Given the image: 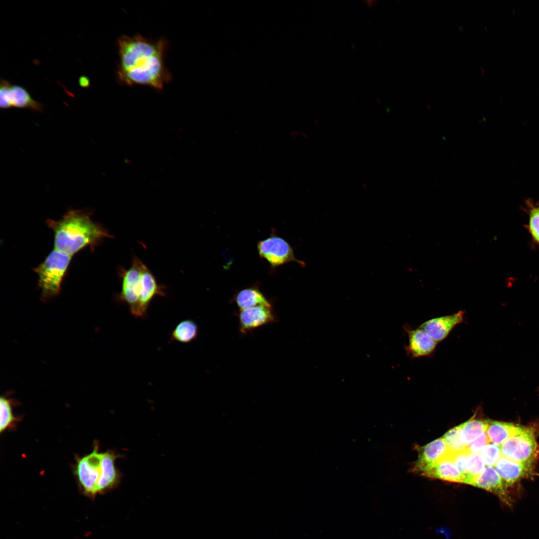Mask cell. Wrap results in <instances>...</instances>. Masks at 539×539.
<instances>
[{"label": "cell", "instance_id": "obj_1", "mask_svg": "<svg viewBox=\"0 0 539 539\" xmlns=\"http://www.w3.org/2000/svg\"><path fill=\"white\" fill-rule=\"evenodd\" d=\"M116 79L126 86H146L161 90L172 80L165 65L168 42L149 39L140 34L122 35L117 42Z\"/></svg>", "mask_w": 539, "mask_h": 539}, {"label": "cell", "instance_id": "obj_2", "mask_svg": "<svg viewBox=\"0 0 539 539\" xmlns=\"http://www.w3.org/2000/svg\"><path fill=\"white\" fill-rule=\"evenodd\" d=\"M88 209L69 210L58 220L47 219L46 223L54 234V249L72 257L84 248L91 250L106 238H111L102 225L93 222Z\"/></svg>", "mask_w": 539, "mask_h": 539}, {"label": "cell", "instance_id": "obj_3", "mask_svg": "<svg viewBox=\"0 0 539 539\" xmlns=\"http://www.w3.org/2000/svg\"><path fill=\"white\" fill-rule=\"evenodd\" d=\"M121 290L117 299L127 305L136 318L147 316L149 305L156 296L166 295V287L159 284L149 268L137 256H133L131 265L119 268Z\"/></svg>", "mask_w": 539, "mask_h": 539}, {"label": "cell", "instance_id": "obj_4", "mask_svg": "<svg viewBox=\"0 0 539 539\" xmlns=\"http://www.w3.org/2000/svg\"><path fill=\"white\" fill-rule=\"evenodd\" d=\"M71 257L53 249L41 263L32 269L38 275L37 285L43 301H47L59 294Z\"/></svg>", "mask_w": 539, "mask_h": 539}, {"label": "cell", "instance_id": "obj_5", "mask_svg": "<svg viewBox=\"0 0 539 539\" xmlns=\"http://www.w3.org/2000/svg\"><path fill=\"white\" fill-rule=\"evenodd\" d=\"M102 456L103 453L99 452L98 443L95 442L90 453L82 457L76 456L72 468L80 491L92 499L97 496V486L102 475Z\"/></svg>", "mask_w": 539, "mask_h": 539}, {"label": "cell", "instance_id": "obj_6", "mask_svg": "<svg viewBox=\"0 0 539 539\" xmlns=\"http://www.w3.org/2000/svg\"><path fill=\"white\" fill-rule=\"evenodd\" d=\"M500 446L503 457L531 466H534L539 452L535 432L530 428L524 427Z\"/></svg>", "mask_w": 539, "mask_h": 539}, {"label": "cell", "instance_id": "obj_7", "mask_svg": "<svg viewBox=\"0 0 539 539\" xmlns=\"http://www.w3.org/2000/svg\"><path fill=\"white\" fill-rule=\"evenodd\" d=\"M260 256L266 260L273 268L289 262H296L304 266V262L296 259L289 244L276 236H270L260 241L258 244Z\"/></svg>", "mask_w": 539, "mask_h": 539}, {"label": "cell", "instance_id": "obj_8", "mask_svg": "<svg viewBox=\"0 0 539 539\" xmlns=\"http://www.w3.org/2000/svg\"><path fill=\"white\" fill-rule=\"evenodd\" d=\"M0 107L4 109L11 107L28 109L38 112L43 110V105L33 99L24 87L12 85L4 79L0 80Z\"/></svg>", "mask_w": 539, "mask_h": 539}, {"label": "cell", "instance_id": "obj_9", "mask_svg": "<svg viewBox=\"0 0 539 539\" xmlns=\"http://www.w3.org/2000/svg\"><path fill=\"white\" fill-rule=\"evenodd\" d=\"M471 485L493 493L509 507H511L513 504L509 487L493 466H485L482 472L473 481Z\"/></svg>", "mask_w": 539, "mask_h": 539}, {"label": "cell", "instance_id": "obj_10", "mask_svg": "<svg viewBox=\"0 0 539 539\" xmlns=\"http://www.w3.org/2000/svg\"><path fill=\"white\" fill-rule=\"evenodd\" d=\"M238 316L240 330L243 333L274 322L276 319L272 306L264 305L240 310Z\"/></svg>", "mask_w": 539, "mask_h": 539}, {"label": "cell", "instance_id": "obj_11", "mask_svg": "<svg viewBox=\"0 0 539 539\" xmlns=\"http://www.w3.org/2000/svg\"><path fill=\"white\" fill-rule=\"evenodd\" d=\"M464 314V311L460 310L452 314L432 318L421 324L419 327L438 343L445 339L453 328L463 321Z\"/></svg>", "mask_w": 539, "mask_h": 539}, {"label": "cell", "instance_id": "obj_12", "mask_svg": "<svg viewBox=\"0 0 539 539\" xmlns=\"http://www.w3.org/2000/svg\"><path fill=\"white\" fill-rule=\"evenodd\" d=\"M418 458L414 467L421 473L429 469L451 454L443 437L437 439L420 448Z\"/></svg>", "mask_w": 539, "mask_h": 539}, {"label": "cell", "instance_id": "obj_13", "mask_svg": "<svg viewBox=\"0 0 539 539\" xmlns=\"http://www.w3.org/2000/svg\"><path fill=\"white\" fill-rule=\"evenodd\" d=\"M494 467L508 487L535 475L534 466L516 462L503 456Z\"/></svg>", "mask_w": 539, "mask_h": 539}, {"label": "cell", "instance_id": "obj_14", "mask_svg": "<svg viewBox=\"0 0 539 539\" xmlns=\"http://www.w3.org/2000/svg\"><path fill=\"white\" fill-rule=\"evenodd\" d=\"M408 334V343L406 347L408 354L413 357H421L431 354L435 350L437 342L422 329L405 327Z\"/></svg>", "mask_w": 539, "mask_h": 539}, {"label": "cell", "instance_id": "obj_15", "mask_svg": "<svg viewBox=\"0 0 539 539\" xmlns=\"http://www.w3.org/2000/svg\"><path fill=\"white\" fill-rule=\"evenodd\" d=\"M119 457L112 451L103 453L102 475L97 486V495L111 490L119 483L120 474L115 466V461Z\"/></svg>", "mask_w": 539, "mask_h": 539}, {"label": "cell", "instance_id": "obj_16", "mask_svg": "<svg viewBox=\"0 0 539 539\" xmlns=\"http://www.w3.org/2000/svg\"><path fill=\"white\" fill-rule=\"evenodd\" d=\"M452 453L421 474L428 477L464 483L465 477L454 463Z\"/></svg>", "mask_w": 539, "mask_h": 539}, {"label": "cell", "instance_id": "obj_17", "mask_svg": "<svg viewBox=\"0 0 539 539\" xmlns=\"http://www.w3.org/2000/svg\"><path fill=\"white\" fill-rule=\"evenodd\" d=\"M486 421L487 427L486 432L490 442L499 446L524 428L512 423L491 420Z\"/></svg>", "mask_w": 539, "mask_h": 539}, {"label": "cell", "instance_id": "obj_18", "mask_svg": "<svg viewBox=\"0 0 539 539\" xmlns=\"http://www.w3.org/2000/svg\"><path fill=\"white\" fill-rule=\"evenodd\" d=\"M235 300L240 310L259 305L272 306L264 294L255 287L244 288L239 291L235 296Z\"/></svg>", "mask_w": 539, "mask_h": 539}, {"label": "cell", "instance_id": "obj_19", "mask_svg": "<svg viewBox=\"0 0 539 539\" xmlns=\"http://www.w3.org/2000/svg\"><path fill=\"white\" fill-rule=\"evenodd\" d=\"M198 335V326L192 319L180 321L171 333L170 340L182 343H188L196 339Z\"/></svg>", "mask_w": 539, "mask_h": 539}, {"label": "cell", "instance_id": "obj_20", "mask_svg": "<svg viewBox=\"0 0 539 539\" xmlns=\"http://www.w3.org/2000/svg\"><path fill=\"white\" fill-rule=\"evenodd\" d=\"M460 438L461 442L468 445L486 432L487 421L472 418L460 424Z\"/></svg>", "mask_w": 539, "mask_h": 539}, {"label": "cell", "instance_id": "obj_21", "mask_svg": "<svg viewBox=\"0 0 539 539\" xmlns=\"http://www.w3.org/2000/svg\"><path fill=\"white\" fill-rule=\"evenodd\" d=\"M15 403L12 399L2 395L0 398V433L8 429H12L16 426V423L20 418L16 417L13 412V405Z\"/></svg>", "mask_w": 539, "mask_h": 539}, {"label": "cell", "instance_id": "obj_22", "mask_svg": "<svg viewBox=\"0 0 539 539\" xmlns=\"http://www.w3.org/2000/svg\"><path fill=\"white\" fill-rule=\"evenodd\" d=\"M485 467V465L479 453H470L464 483L471 485L473 481L482 472Z\"/></svg>", "mask_w": 539, "mask_h": 539}, {"label": "cell", "instance_id": "obj_23", "mask_svg": "<svg viewBox=\"0 0 539 539\" xmlns=\"http://www.w3.org/2000/svg\"><path fill=\"white\" fill-rule=\"evenodd\" d=\"M527 230L533 240L539 245V204L530 203Z\"/></svg>", "mask_w": 539, "mask_h": 539}, {"label": "cell", "instance_id": "obj_24", "mask_svg": "<svg viewBox=\"0 0 539 539\" xmlns=\"http://www.w3.org/2000/svg\"><path fill=\"white\" fill-rule=\"evenodd\" d=\"M479 455L485 466L494 467L502 456L501 446L490 442L481 450Z\"/></svg>", "mask_w": 539, "mask_h": 539}, {"label": "cell", "instance_id": "obj_25", "mask_svg": "<svg viewBox=\"0 0 539 539\" xmlns=\"http://www.w3.org/2000/svg\"><path fill=\"white\" fill-rule=\"evenodd\" d=\"M460 425L456 426L448 432L442 437L451 452L453 453L461 451L467 447V445L463 444L460 438Z\"/></svg>", "mask_w": 539, "mask_h": 539}, {"label": "cell", "instance_id": "obj_26", "mask_svg": "<svg viewBox=\"0 0 539 539\" xmlns=\"http://www.w3.org/2000/svg\"><path fill=\"white\" fill-rule=\"evenodd\" d=\"M470 452L467 447L464 450L457 453H452V457L455 465L461 473L464 476L465 480L467 474L468 458ZM465 482V481H464Z\"/></svg>", "mask_w": 539, "mask_h": 539}, {"label": "cell", "instance_id": "obj_27", "mask_svg": "<svg viewBox=\"0 0 539 539\" xmlns=\"http://www.w3.org/2000/svg\"><path fill=\"white\" fill-rule=\"evenodd\" d=\"M490 441L486 432L484 433L477 439L467 445V448L470 453H479L481 450Z\"/></svg>", "mask_w": 539, "mask_h": 539}, {"label": "cell", "instance_id": "obj_28", "mask_svg": "<svg viewBox=\"0 0 539 539\" xmlns=\"http://www.w3.org/2000/svg\"><path fill=\"white\" fill-rule=\"evenodd\" d=\"M78 82L80 86L84 88H88L90 85V80L86 76H81L79 78Z\"/></svg>", "mask_w": 539, "mask_h": 539}]
</instances>
